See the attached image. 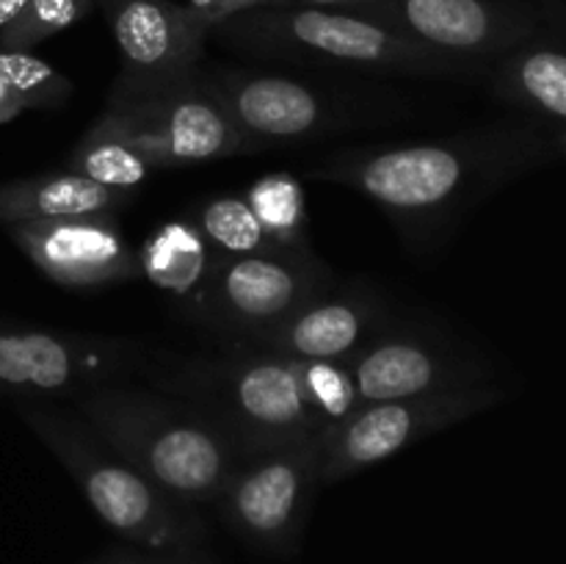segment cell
I'll list each match as a JSON object with an SVG mask.
<instances>
[{
	"instance_id": "6da1fadb",
	"label": "cell",
	"mask_w": 566,
	"mask_h": 564,
	"mask_svg": "<svg viewBox=\"0 0 566 564\" xmlns=\"http://www.w3.org/2000/svg\"><path fill=\"white\" fill-rule=\"evenodd\" d=\"M558 153L536 125H492L420 144H376L329 155L310 177L379 205L415 247H434L470 208Z\"/></svg>"
},
{
	"instance_id": "7a4b0ae2",
	"label": "cell",
	"mask_w": 566,
	"mask_h": 564,
	"mask_svg": "<svg viewBox=\"0 0 566 564\" xmlns=\"http://www.w3.org/2000/svg\"><path fill=\"white\" fill-rule=\"evenodd\" d=\"M166 385L180 401L208 415L243 457L329 435L310 390L307 359L232 343L227 352L169 370Z\"/></svg>"
},
{
	"instance_id": "3957f363",
	"label": "cell",
	"mask_w": 566,
	"mask_h": 564,
	"mask_svg": "<svg viewBox=\"0 0 566 564\" xmlns=\"http://www.w3.org/2000/svg\"><path fill=\"white\" fill-rule=\"evenodd\" d=\"M77 412L149 481L193 509L216 503L247 459L208 415L142 387H99L77 398Z\"/></svg>"
},
{
	"instance_id": "277c9868",
	"label": "cell",
	"mask_w": 566,
	"mask_h": 564,
	"mask_svg": "<svg viewBox=\"0 0 566 564\" xmlns=\"http://www.w3.org/2000/svg\"><path fill=\"white\" fill-rule=\"evenodd\" d=\"M33 435L70 470L88 506L111 531L144 551H197L208 540L202 514L149 481L116 453L81 412L42 401H20Z\"/></svg>"
},
{
	"instance_id": "5b68a950",
	"label": "cell",
	"mask_w": 566,
	"mask_h": 564,
	"mask_svg": "<svg viewBox=\"0 0 566 564\" xmlns=\"http://www.w3.org/2000/svg\"><path fill=\"white\" fill-rule=\"evenodd\" d=\"M210 36L243 53L298 64L354 66L365 72L412 77L470 75L459 64L392 31L376 17L357 11L260 6L219 22Z\"/></svg>"
},
{
	"instance_id": "8992f818",
	"label": "cell",
	"mask_w": 566,
	"mask_h": 564,
	"mask_svg": "<svg viewBox=\"0 0 566 564\" xmlns=\"http://www.w3.org/2000/svg\"><path fill=\"white\" fill-rule=\"evenodd\" d=\"M332 282L310 247L219 258L193 315L235 343H260Z\"/></svg>"
},
{
	"instance_id": "52a82bcc",
	"label": "cell",
	"mask_w": 566,
	"mask_h": 564,
	"mask_svg": "<svg viewBox=\"0 0 566 564\" xmlns=\"http://www.w3.org/2000/svg\"><path fill=\"white\" fill-rule=\"evenodd\" d=\"M105 111L133 138L155 171L254 153L205 75L153 92H108Z\"/></svg>"
},
{
	"instance_id": "ba28073f",
	"label": "cell",
	"mask_w": 566,
	"mask_h": 564,
	"mask_svg": "<svg viewBox=\"0 0 566 564\" xmlns=\"http://www.w3.org/2000/svg\"><path fill=\"white\" fill-rule=\"evenodd\" d=\"M324 440L313 437L241 459L216 498L224 523L258 551H291L321 487Z\"/></svg>"
},
{
	"instance_id": "9c48e42d",
	"label": "cell",
	"mask_w": 566,
	"mask_h": 564,
	"mask_svg": "<svg viewBox=\"0 0 566 564\" xmlns=\"http://www.w3.org/2000/svg\"><path fill=\"white\" fill-rule=\"evenodd\" d=\"M138 348L119 337L44 326L0 330V396L42 401V398L86 396L122 379L136 368Z\"/></svg>"
},
{
	"instance_id": "30bf717a",
	"label": "cell",
	"mask_w": 566,
	"mask_h": 564,
	"mask_svg": "<svg viewBox=\"0 0 566 564\" xmlns=\"http://www.w3.org/2000/svg\"><path fill=\"white\" fill-rule=\"evenodd\" d=\"M501 390L492 385L470 390L429 393L359 404L343 424L326 435L321 457V484H337L359 470L396 457L412 442L426 440L448 426L468 420L497 404Z\"/></svg>"
},
{
	"instance_id": "8fae6325",
	"label": "cell",
	"mask_w": 566,
	"mask_h": 564,
	"mask_svg": "<svg viewBox=\"0 0 566 564\" xmlns=\"http://www.w3.org/2000/svg\"><path fill=\"white\" fill-rule=\"evenodd\" d=\"M365 14L470 75L536 33V17L514 0H374Z\"/></svg>"
},
{
	"instance_id": "7c38bea8",
	"label": "cell",
	"mask_w": 566,
	"mask_h": 564,
	"mask_svg": "<svg viewBox=\"0 0 566 564\" xmlns=\"http://www.w3.org/2000/svg\"><path fill=\"white\" fill-rule=\"evenodd\" d=\"M359 404L486 385V365L473 348L429 324L392 318L352 359Z\"/></svg>"
},
{
	"instance_id": "4fadbf2b",
	"label": "cell",
	"mask_w": 566,
	"mask_h": 564,
	"mask_svg": "<svg viewBox=\"0 0 566 564\" xmlns=\"http://www.w3.org/2000/svg\"><path fill=\"white\" fill-rule=\"evenodd\" d=\"M122 72L111 92H153L199 75L210 25L175 0H99Z\"/></svg>"
},
{
	"instance_id": "5bb4252c",
	"label": "cell",
	"mask_w": 566,
	"mask_h": 564,
	"mask_svg": "<svg viewBox=\"0 0 566 564\" xmlns=\"http://www.w3.org/2000/svg\"><path fill=\"white\" fill-rule=\"evenodd\" d=\"M254 153L326 136L343 125V108L310 83L271 72L224 70L205 75Z\"/></svg>"
},
{
	"instance_id": "9a60e30c",
	"label": "cell",
	"mask_w": 566,
	"mask_h": 564,
	"mask_svg": "<svg viewBox=\"0 0 566 564\" xmlns=\"http://www.w3.org/2000/svg\"><path fill=\"white\" fill-rule=\"evenodd\" d=\"M20 252L64 288H105L142 276L138 252L116 216H70L6 227Z\"/></svg>"
},
{
	"instance_id": "2e32d148",
	"label": "cell",
	"mask_w": 566,
	"mask_h": 564,
	"mask_svg": "<svg viewBox=\"0 0 566 564\" xmlns=\"http://www.w3.org/2000/svg\"><path fill=\"white\" fill-rule=\"evenodd\" d=\"M390 321V304L374 285L335 280L291 321L252 346L296 359L352 363Z\"/></svg>"
},
{
	"instance_id": "e0dca14e",
	"label": "cell",
	"mask_w": 566,
	"mask_h": 564,
	"mask_svg": "<svg viewBox=\"0 0 566 564\" xmlns=\"http://www.w3.org/2000/svg\"><path fill=\"white\" fill-rule=\"evenodd\" d=\"M490 81L497 97L534 116L566 153V48L534 33L490 66Z\"/></svg>"
},
{
	"instance_id": "ac0fdd59",
	"label": "cell",
	"mask_w": 566,
	"mask_h": 564,
	"mask_svg": "<svg viewBox=\"0 0 566 564\" xmlns=\"http://www.w3.org/2000/svg\"><path fill=\"white\" fill-rule=\"evenodd\" d=\"M133 202L130 191H116L75 171H44L0 186V224L70 219V216H116Z\"/></svg>"
},
{
	"instance_id": "d6986e66",
	"label": "cell",
	"mask_w": 566,
	"mask_h": 564,
	"mask_svg": "<svg viewBox=\"0 0 566 564\" xmlns=\"http://www.w3.org/2000/svg\"><path fill=\"white\" fill-rule=\"evenodd\" d=\"M219 254L208 247L193 221H169L158 227L138 252L142 276L188 302L197 313L208 276Z\"/></svg>"
},
{
	"instance_id": "ffe728a7",
	"label": "cell",
	"mask_w": 566,
	"mask_h": 564,
	"mask_svg": "<svg viewBox=\"0 0 566 564\" xmlns=\"http://www.w3.org/2000/svg\"><path fill=\"white\" fill-rule=\"evenodd\" d=\"M66 169L105 188L130 194L155 175V166L144 158L142 149L108 111H103L99 119L83 133L66 160Z\"/></svg>"
},
{
	"instance_id": "44dd1931",
	"label": "cell",
	"mask_w": 566,
	"mask_h": 564,
	"mask_svg": "<svg viewBox=\"0 0 566 564\" xmlns=\"http://www.w3.org/2000/svg\"><path fill=\"white\" fill-rule=\"evenodd\" d=\"M252 213L258 216L265 236L280 249L307 247V199L302 180L287 171H271L249 186L243 194Z\"/></svg>"
},
{
	"instance_id": "7402d4cb",
	"label": "cell",
	"mask_w": 566,
	"mask_h": 564,
	"mask_svg": "<svg viewBox=\"0 0 566 564\" xmlns=\"http://www.w3.org/2000/svg\"><path fill=\"white\" fill-rule=\"evenodd\" d=\"M193 224L219 258H241V254L280 249L265 236L247 199L232 194L210 197L193 216Z\"/></svg>"
},
{
	"instance_id": "603a6c76",
	"label": "cell",
	"mask_w": 566,
	"mask_h": 564,
	"mask_svg": "<svg viewBox=\"0 0 566 564\" xmlns=\"http://www.w3.org/2000/svg\"><path fill=\"white\" fill-rule=\"evenodd\" d=\"M0 81L20 97L25 111L61 108L72 94V81L39 55L0 50Z\"/></svg>"
},
{
	"instance_id": "cb8c5ba5",
	"label": "cell",
	"mask_w": 566,
	"mask_h": 564,
	"mask_svg": "<svg viewBox=\"0 0 566 564\" xmlns=\"http://www.w3.org/2000/svg\"><path fill=\"white\" fill-rule=\"evenodd\" d=\"M97 0H28L25 9L0 31V50H25L86 20Z\"/></svg>"
},
{
	"instance_id": "d4e9b609",
	"label": "cell",
	"mask_w": 566,
	"mask_h": 564,
	"mask_svg": "<svg viewBox=\"0 0 566 564\" xmlns=\"http://www.w3.org/2000/svg\"><path fill=\"white\" fill-rule=\"evenodd\" d=\"M92 564H213L208 558L199 556L197 551H144V553H127L116 551L108 556L97 558Z\"/></svg>"
},
{
	"instance_id": "484cf974",
	"label": "cell",
	"mask_w": 566,
	"mask_h": 564,
	"mask_svg": "<svg viewBox=\"0 0 566 564\" xmlns=\"http://www.w3.org/2000/svg\"><path fill=\"white\" fill-rule=\"evenodd\" d=\"M186 6L191 11H197L208 22L210 31H213L219 22L230 20V17L241 14V11L260 9V6H265V0H188Z\"/></svg>"
},
{
	"instance_id": "4316f807",
	"label": "cell",
	"mask_w": 566,
	"mask_h": 564,
	"mask_svg": "<svg viewBox=\"0 0 566 564\" xmlns=\"http://www.w3.org/2000/svg\"><path fill=\"white\" fill-rule=\"evenodd\" d=\"M374 0H265V6L280 9H324V11H357L365 14Z\"/></svg>"
},
{
	"instance_id": "83f0119b",
	"label": "cell",
	"mask_w": 566,
	"mask_h": 564,
	"mask_svg": "<svg viewBox=\"0 0 566 564\" xmlns=\"http://www.w3.org/2000/svg\"><path fill=\"white\" fill-rule=\"evenodd\" d=\"M25 111V105L20 103V97H17L14 92H11L9 86H6L3 81H0V125H6V122L17 119V116Z\"/></svg>"
},
{
	"instance_id": "f1b7e54d",
	"label": "cell",
	"mask_w": 566,
	"mask_h": 564,
	"mask_svg": "<svg viewBox=\"0 0 566 564\" xmlns=\"http://www.w3.org/2000/svg\"><path fill=\"white\" fill-rule=\"evenodd\" d=\"M25 3L28 0H0V31H3V28L9 25L22 9H25Z\"/></svg>"
}]
</instances>
